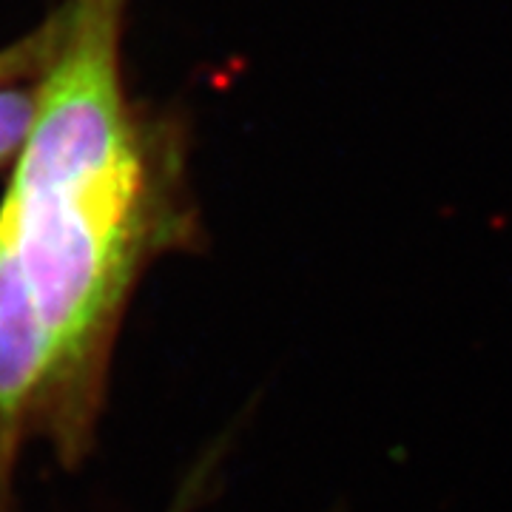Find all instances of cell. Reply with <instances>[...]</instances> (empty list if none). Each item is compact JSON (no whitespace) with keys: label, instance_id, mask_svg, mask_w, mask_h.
Here are the masks:
<instances>
[{"label":"cell","instance_id":"obj_3","mask_svg":"<svg viewBox=\"0 0 512 512\" xmlns=\"http://www.w3.org/2000/svg\"><path fill=\"white\" fill-rule=\"evenodd\" d=\"M52 390V348L20 268L9 222L0 217V507L9 490L26 416Z\"/></svg>","mask_w":512,"mask_h":512},{"label":"cell","instance_id":"obj_2","mask_svg":"<svg viewBox=\"0 0 512 512\" xmlns=\"http://www.w3.org/2000/svg\"><path fill=\"white\" fill-rule=\"evenodd\" d=\"M117 0H77L66 52L37 97L18 188L140 177L114 69Z\"/></svg>","mask_w":512,"mask_h":512},{"label":"cell","instance_id":"obj_1","mask_svg":"<svg viewBox=\"0 0 512 512\" xmlns=\"http://www.w3.org/2000/svg\"><path fill=\"white\" fill-rule=\"evenodd\" d=\"M140 177L12 185L0 205L52 348V390L89 387L106 350L137 239Z\"/></svg>","mask_w":512,"mask_h":512},{"label":"cell","instance_id":"obj_4","mask_svg":"<svg viewBox=\"0 0 512 512\" xmlns=\"http://www.w3.org/2000/svg\"><path fill=\"white\" fill-rule=\"evenodd\" d=\"M37 114V97L20 89H0V160L26 143Z\"/></svg>","mask_w":512,"mask_h":512}]
</instances>
